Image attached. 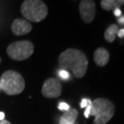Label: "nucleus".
<instances>
[{"label": "nucleus", "instance_id": "f257e3e1", "mask_svg": "<svg viewBox=\"0 0 124 124\" xmlns=\"http://www.w3.org/2000/svg\"><path fill=\"white\" fill-rule=\"evenodd\" d=\"M59 65L62 69H70L76 77L85 76L88 67V60L81 50L68 48L59 57Z\"/></svg>", "mask_w": 124, "mask_h": 124}, {"label": "nucleus", "instance_id": "f03ea898", "mask_svg": "<svg viewBox=\"0 0 124 124\" xmlns=\"http://www.w3.org/2000/svg\"><path fill=\"white\" fill-rule=\"evenodd\" d=\"M115 111V105L110 100L96 98L91 102L90 115L95 117L94 124H106L114 116Z\"/></svg>", "mask_w": 124, "mask_h": 124}, {"label": "nucleus", "instance_id": "7ed1b4c3", "mask_svg": "<svg viewBox=\"0 0 124 124\" xmlns=\"http://www.w3.org/2000/svg\"><path fill=\"white\" fill-rule=\"evenodd\" d=\"M0 88L8 95H17L24 89L25 81L16 71L7 70L0 78Z\"/></svg>", "mask_w": 124, "mask_h": 124}, {"label": "nucleus", "instance_id": "20e7f679", "mask_svg": "<svg viewBox=\"0 0 124 124\" xmlns=\"http://www.w3.org/2000/svg\"><path fill=\"white\" fill-rule=\"evenodd\" d=\"M21 13L27 21L39 23L46 19L48 9L46 5L39 0H26L21 6Z\"/></svg>", "mask_w": 124, "mask_h": 124}, {"label": "nucleus", "instance_id": "39448f33", "mask_svg": "<svg viewBox=\"0 0 124 124\" xmlns=\"http://www.w3.org/2000/svg\"><path fill=\"white\" fill-rule=\"evenodd\" d=\"M7 52L11 59L21 61L31 57L34 52V45L28 40L16 41L7 47Z\"/></svg>", "mask_w": 124, "mask_h": 124}, {"label": "nucleus", "instance_id": "423d86ee", "mask_svg": "<svg viewBox=\"0 0 124 124\" xmlns=\"http://www.w3.org/2000/svg\"><path fill=\"white\" fill-rule=\"evenodd\" d=\"M61 93V84L56 78H48L44 81L42 87V94L44 97L49 98H55L59 97Z\"/></svg>", "mask_w": 124, "mask_h": 124}, {"label": "nucleus", "instance_id": "0eeeda50", "mask_svg": "<svg viewBox=\"0 0 124 124\" xmlns=\"http://www.w3.org/2000/svg\"><path fill=\"white\" fill-rule=\"evenodd\" d=\"M79 13L84 23H89L95 16V3L91 0H83L79 3Z\"/></svg>", "mask_w": 124, "mask_h": 124}, {"label": "nucleus", "instance_id": "6e6552de", "mask_svg": "<svg viewBox=\"0 0 124 124\" xmlns=\"http://www.w3.org/2000/svg\"><path fill=\"white\" fill-rule=\"evenodd\" d=\"M32 30V25L29 21L23 19H16L12 23L11 31L15 36L28 34Z\"/></svg>", "mask_w": 124, "mask_h": 124}, {"label": "nucleus", "instance_id": "1a4fd4ad", "mask_svg": "<svg viewBox=\"0 0 124 124\" xmlns=\"http://www.w3.org/2000/svg\"><path fill=\"white\" fill-rule=\"evenodd\" d=\"M110 59V54L106 48H99L95 50L94 53V60L95 64L99 66L106 65Z\"/></svg>", "mask_w": 124, "mask_h": 124}, {"label": "nucleus", "instance_id": "9d476101", "mask_svg": "<svg viewBox=\"0 0 124 124\" xmlns=\"http://www.w3.org/2000/svg\"><path fill=\"white\" fill-rule=\"evenodd\" d=\"M124 4V0H102L101 2L102 8L105 10H110L119 8Z\"/></svg>", "mask_w": 124, "mask_h": 124}, {"label": "nucleus", "instance_id": "9b49d317", "mask_svg": "<svg viewBox=\"0 0 124 124\" xmlns=\"http://www.w3.org/2000/svg\"><path fill=\"white\" fill-rule=\"evenodd\" d=\"M118 31V28L116 24H111L108 28L104 33V37L106 40L109 43H112L115 40V36L117 35Z\"/></svg>", "mask_w": 124, "mask_h": 124}, {"label": "nucleus", "instance_id": "f8f14e48", "mask_svg": "<svg viewBox=\"0 0 124 124\" xmlns=\"http://www.w3.org/2000/svg\"><path fill=\"white\" fill-rule=\"evenodd\" d=\"M78 113L77 111V110L73 109L72 108V109H70L67 110V111H65V113L61 117V118L71 124H75L76 118L78 117Z\"/></svg>", "mask_w": 124, "mask_h": 124}, {"label": "nucleus", "instance_id": "ddd939ff", "mask_svg": "<svg viewBox=\"0 0 124 124\" xmlns=\"http://www.w3.org/2000/svg\"><path fill=\"white\" fill-rule=\"evenodd\" d=\"M59 76L61 77L63 80L67 81V80H69L70 78V73L67 72V70H64V69H60L59 70Z\"/></svg>", "mask_w": 124, "mask_h": 124}, {"label": "nucleus", "instance_id": "4468645a", "mask_svg": "<svg viewBox=\"0 0 124 124\" xmlns=\"http://www.w3.org/2000/svg\"><path fill=\"white\" fill-rule=\"evenodd\" d=\"M58 108H59L60 110H65V111H67V110L70 109V105H68L67 103H66V102H59V105H58Z\"/></svg>", "mask_w": 124, "mask_h": 124}, {"label": "nucleus", "instance_id": "2eb2a0df", "mask_svg": "<svg viewBox=\"0 0 124 124\" xmlns=\"http://www.w3.org/2000/svg\"><path fill=\"white\" fill-rule=\"evenodd\" d=\"M91 100H88V105L86 107V110H85V112H84V116L87 118H89V116H90V112H91Z\"/></svg>", "mask_w": 124, "mask_h": 124}, {"label": "nucleus", "instance_id": "dca6fc26", "mask_svg": "<svg viewBox=\"0 0 124 124\" xmlns=\"http://www.w3.org/2000/svg\"><path fill=\"white\" fill-rule=\"evenodd\" d=\"M88 100L89 99H86V98H83L82 100L81 103H80V107L81 108H86V106L88 105Z\"/></svg>", "mask_w": 124, "mask_h": 124}, {"label": "nucleus", "instance_id": "f3484780", "mask_svg": "<svg viewBox=\"0 0 124 124\" xmlns=\"http://www.w3.org/2000/svg\"><path fill=\"white\" fill-rule=\"evenodd\" d=\"M118 23L122 26L123 28H124V15H123V16L121 15L120 17L118 18Z\"/></svg>", "mask_w": 124, "mask_h": 124}, {"label": "nucleus", "instance_id": "a211bd4d", "mask_svg": "<svg viewBox=\"0 0 124 124\" xmlns=\"http://www.w3.org/2000/svg\"><path fill=\"white\" fill-rule=\"evenodd\" d=\"M114 14L116 17H120L122 15V10H120V8H115L114 9Z\"/></svg>", "mask_w": 124, "mask_h": 124}, {"label": "nucleus", "instance_id": "6ab92c4d", "mask_svg": "<svg viewBox=\"0 0 124 124\" xmlns=\"http://www.w3.org/2000/svg\"><path fill=\"white\" fill-rule=\"evenodd\" d=\"M117 35L119 38H123L124 37V28H121L120 30H118Z\"/></svg>", "mask_w": 124, "mask_h": 124}, {"label": "nucleus", "instance_id": "aec40b11", "mask_svg": "<svg viewBox=\"0 0 124 124\" xmlns=\"http://www.w3.org/2000/svg\"><path fill=\"white\" fill-rule=\"evenodd\" d=\"M59 124H71V123H70L67 122V121H65V120L62 119V118H60V120H59Z\"/></svg>", "mask_w": 124, "mask_h": 124}, {"label": "nucleus", "instance_id": "412c9836", "mask_svg": "<svg viewBox=\"0 0 124 124\" xmlns=\"http://www.w3.org/2000/svg\"><path fill=\"white\" fill-rule=\"evenodd\" d=\"M4 118H5V114L3 112H0V121L4 120Z\"/></svg>", "mask_w": 124, "mask_h": 124}, {"label": "nucleus", "instance_id": "4be33fe9", "mask_svg": "<svg viewBox=\"0 0 124 124\" xmlns=\"http://www.w3.org/2000/svg\"><path fill=\"white\" fill-rule=\"evenodd\" d=\"M0 124H11V123L7 120H2V121H0Z\"/></svg>", "mask_w": 124, "mask_h": 124}, {"label": "nucleus", "instance_id": "5701e85b", "mask_svg": "<svg viewBox=\"0 0 124 124\" xmlns=\"http://www.w3.org/2000/svg\"></svg>", "mask_w": 124, "mask_h": 124}]
</instances>
